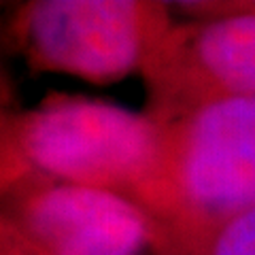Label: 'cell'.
Returning <instances> with one entry per match:
<instances>
[{"label":"cell","instance_id":"3957f363","mask_svg":"<svg viewBox=\"0 0 255 255\" xmlns=\"http://www.w3.org/2000/svg\"><path fill=\"white\" fill-rule=\"evenodd\" d=\"M172 28L162 2L36 0L15 13L11 34L34 70L109 85L142 73Z\"/></svg>","mask_w":255,"mask_h":255},{"label":"cell","instance_id":"ba28073f","mask_svg":"<svg viewBox=\"0 0 255 255\" xmlns=\"http://www.w3.org/2000/svg\"><path fill=\"white\" fill-rule=\"evenodd\" d=\"M0 255H38L19 226L4 211H0Z\"/></svg>","mask_w":255,"mask_h":255},{"label":"cell","instance_id":"52a82bcc","mask_svg":"<svg viewBox=\"0 0 255 255\" xmlns=\"http://www.w3.org/2000/svg\"><path fill=\"white\" fill-rule=\"evenodd\" d=\"M164 255H255V206L194 238L172 243Z\"/></svg>","mask_w":255,"mask_h":255},{"label":"cell","instance_id":"8992f818","mask_svg":"<svg viewBox=\"0 0 255 255\" xmlns=\"http://www.w3.org/2000/svg\"><path fill=\"white\" fill-rule=\"evenodd\" d=\"M19 115L21 111L15 107L9 87L0 81V202L11 200L43 179L21 149Z\"/></svg>","mask_w":255,"mask_h":255},{"label":"cell","instance_id":"7a4b0ae2","mask_svg":"<svg viewBox=\"0 0 255 255\" xmlns=\"http://www.w3.org/2000/svg\"><path fill=\"white\" fill-rule=\"evenodd\" d=\"M19 142L43 179L113 191L145 209L157 179L162 126L113 102L51 96L21 111Z\"/></svg>","mask_w":255,"mask_h":255},{"label":"cell","instance_id":"6da1fadb","mask_svg":"<svg viewBox=\"0 0 255 255\" xmlns=\"http://www.w3.org/2000/svg\"><path fill=\"white\" fill-rule=\"evenodd\" d=\"M159 126V168L145 211L162 226L166 249L253 209L255 98L219 100Z\"/></svg>","mask_w":255,"mask_h":255},{"label":"cell","instance_id":"277c9868","mask_svg":"<svg viewBox=\"0 0 255 255\" xmlns=\"http://www.w3.org/2000/svg\"><path fill=\"white\" fill-rule=\"evenodd\" d=\"M187 6L200 19L172 23L142 70L157 124L219 100L255 98V2Z\"/></svg>","mask_w":255,"mask_h":255},{"label":"cell","instance_id":"5b68a950","mask_svg":"<svg viewBox=\"0 0 255 255\" xmlns=\"http://www.w3.org/2000/svg\"><path fill=\"white\" fill-rule=\"evenodd\" d=\"M4 213L38 255H140L166 247L155 217L105 189L38 179L11 198Z\"/></svg>","mask_w":255,"mask_h":255}]
</instances>
